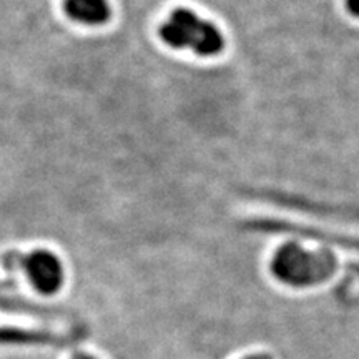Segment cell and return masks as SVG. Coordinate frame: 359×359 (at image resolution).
<instances>
[{"label":"cell","instance_id":"6da1fadb","mask_svg":"<svg viewBox=\"0 0 359 359\" xmlns=\"http://www.w3.org/2000/svg\"><path fill=\"white\" fill-rule=\"evenodd\" d=\"M160 37L173 48H188L201 57L223 50V35L212 22L203 20L190 8H177L160 27Z\"/></svg>","mask_w":359,"mask_h":359},{"label":"cell","instance_id":"7a4b0ae2","mask_svg":"<svg viewBox=\"0 0 359 359\" xmlns=\"http://www.w3.org/2000/svg\"><path fill=\"white\" fill-rule=\"evenodd\" d=\"M334 264L333 255L327 251H311L288 243L276 251L271 269L278 280L286 285L311 286L333 275Z\"/></svg>","mask_w":359,"mask_h":359},{"label":"cell","instance_id":"3957f363","mask_svg":"<svg viewBox=\"0 0 359 359\" xmlns=\"http://www.w3.org/2000/svg\"><path fill=\"white\" fill-rule=\"evenodd\" d=\"M27 275L40 293L52 294L64 283V268L60 259L47 250L34 251L25 262Z\"/></svg>","mask_w":359,"mask_h":359},{"label":"cell","instance_id":"277c9868","mask_svg":"<svg viewBox=\"0 0 359 359\" xmlns=\"http://www.w3.org/2000/svg\"><path fill=\"white\" fill-rule=\"evenodd\" d=\"M65 13L85 25H102L110 19L109 0H65Z\"/></svg>","mask_w":359,"mask_h":359},{"label":"cell","instance_id":"5b68a950","mask_svg":"<svg viewBox=\"0 0 359 359\" xmlns=\"http://www.w3.org/2000/svg\"><path fill=\"white\" fill-rule=\"evenodd\" d=\"M348 11L353 13V15L359 17V0H346Z\"/></svg>","mask_w":359,"mask_h":359},{"label":"cell","instance_id":"8992f818","mask_svg":"<svg viewBox=\"0 0 359 359\" xmlns=\"http://www.w3.org/2000/svg\"><path fill=\"white\" fill-rule=\"evenodd\" d=\"M246 359H271V358L263 356V354H258V356H250V358H246Z\"/></svg>","mask_w":359,"mask_h":359},{"label":"cell","instance_id":"52a82bcc","mask_svg":"<svg viewBox=\"0 0 359 359\" xmlns=\"http://www.w3.org/2000/svg\"><path fill=\"white\" fill-rule=\"evenodd\" d=\"M75 359H93V358H90V356H79V358H75Z\"/></svg>","mask_w":359,"mask_h":359}]
</instances>
